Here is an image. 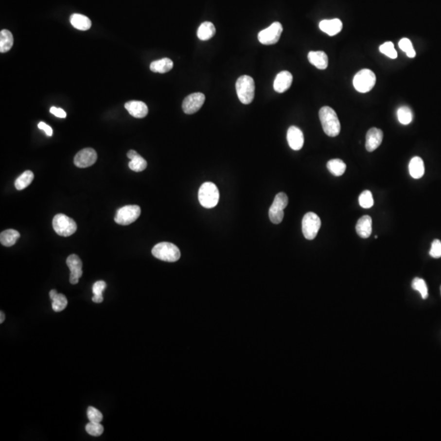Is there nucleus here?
Segmentation results:
<instances>
[{
    "instance_id": "nucleus-38",
    "label": "nucleus",
    "mask_w": 441,
    "mask_h": 441,
    "mask_svg": "<svg viewBox=\"0 0 441 441\" xmlns=\"http://www.w3.org/2000/svg\"><path fill=\"white\" fill-rule=\"evenodd\" d=\"M430 256L433 258H441V241L440 240H434L431 244Z\"/></svg>"
},
{
    "instance_id": "nucleus-14",
    "label": "nucleus",
    "mask_w": 441,
    "mask_h": 441,
    "mask_svg": "<svg viewBox=\"0 0 441 441\" xmlns=\"http://www.w3.org/2000/svg\"><path fill=\"white\" fill-rule=\"evenodd\" d=\"M288 145L293 151H299L304 145L303 133L296 126H291L287 132Z\"/></svg>"
},
{
    "instance_id": "nucleus-3",
    "label": "nucleus",
    "mask_w": 441,
    "mask_h": 441,
    "mask_svg": "<svg viewBox=\"0 0 441 441\" xmlns=\"http://www.w3.org/2000/svg\"><path fill=\"white\" fill-rule=\"evenodd\" d=\"M198 196L202 206L206 209H212L218 204L219 191L214 183L207 181L200 186Z\"/></svg>"
},
{
    "instance_id": "nucleus-26",
    "label": "nucleus",
    "mask_w": 441,
    "mask_h": 441,
    "mask_svg": "<svg viewBox=\"0 0 441 441\" xmlns=\"http://www.w3.org/2000/svg\"><path fill=\"white\" fill-rule=\"evenodd\" d=\"M13 34L8 30H2L0 31V52L2 53L10 51L13 45Z\"/></svg>"
},
{
    "instance_id": "nucleus-12",
    "label": "nucleus",
    "mask_w": 441,
    "mask_h": 441,
    "mask_svg": "<svg viewBox=\"0 0 441 441\" xmlns=\"http://www.w3.org/2000/svg\"><path fill=\"white\" fill-rule=\"evenodd\" d=\"M97 159V152L94 149L85 148L79 151L74 156V163L78 168L85 169L93 165Z\"/></svg>"
},
{
    "instance_id": "nucleus-45",
    "label": "nucleus",
    "mask_w": 441,
    "mask_h": 441,
    "mask_svg": "<svg viewBox=\"0 0 441 441\" xmlns=\"http://www.w3.org/2000/svg\"><path fill=\"white\" fill-rule=\"evenodd\" d=\"M0 316H1L0 323H1V324H3V321H4V319H5V315H4V313H3V311H1V312H0Z\"/></svg>"
},
{
    "instance_id": "nucleus-34",
    "label": "nucleus",
    "mask_w": 441,
    "mask_h": 441,
    "mask_svg": "<svg viewBox=\"0 0 441 441\" xmlns=\"http://www.w3.org/2000/svg\"><path fill=\"white\" fill-rule=\"evenodd\" d=\"M399 47L402 51L405 52L407 54V56L410 58L415 57L416 52L413 49V44L408 38H404L399 42Z\"/></svg>"
},
{
    "instance_id": "nucleus-10",
    "label": "nucleus",
    "mask_w": 441,
    "mask_h": 441,
    "mask_svg": "<svg viewBox=\"0 0 441 441\" xmlns=\"http://www.w3.org/2000/svg\"><path fill=\"white\" fill-rule=\"evenodd\" d=\"M283 32V26L280 22H274L268 28L264 29L258 34V40L261 44L272 45L280 40Z\"/></svg>"
},
{
    "instance_id": "nucleus-32",
    "label": "nucleus",
    "mask_w": 441,
    "mask_h": 441,
    "mask_svg": "<svg viewBox=\"0 0 441 441\" xmlns=\"http://www.w3.org/2000/svg\"><path fill=\"white\" fill-rule=\"evenodd\" d=\"M52 301H53V303H52L53 310L56 312H60V311L65 310L68 304L67 298L62 293H58Z\"/></svg>"
},
{
    "instance_id": "nucleus-21",
    "label": "nucleus",
    "mask_w": 441,
    "mask_h": 441,
    "mask_svg": "<svg viewBox=\"0 0 441 441\" xmlns=\"http://www.w3.org/2000/svg\"><path fill=\"white\" fill-rule=\"evenodd\" d=\"M408 170L411 176L414 179L421 178L425 174V166L422 158L415 156L411 159L408 164Z\"/></svg>"
},
{
    "instance_id": "nucleus-20",
    "label": "nucleus",
    "mask_w": 441,
    "mask_h": 441,
    "mask_svg": "<svg viewBox=\"0 0 441 441\" xmlns=\"http://www.w3.org/2000/svg\"><path fill=\"white\" fill-rule=\"evenodd\" d=\"M308 60L311 64L319 70H325L329 65L328 56L323 51L310 52L308 53Z\"/></svg>"
},
{
    "instance_id": "nucleus-29",
    "label": "nucleus",
    "mask_w": 441,
    "mask_h": 441,
    "mask_svg": "<svg viewBox=\"0 0 441 441\" xmlns=\"http://www.w3.org/2000/svg\"><path fill=\"white\" fill-rule=\"evenodd\" d=\"M413 112L408 106H401L397 110V118L401 124L408 125L413 120Z\"/></svg>"
},
{
    "instance_id": "nucleus-7",
    "label": "nucleus",
    "mask_w": 441,
    "mask_h": 441,
    "mask_svg": "<svg viewBox=\"0 0 441 441\" xmlns=\"http://www.w3.org/2000/svg\"><path fill=\"white\" fill-rule=\"evenodd\" d=\"M288 204V198L285 193H279L275 197L272 205L269 209V217L274 224H280L283 221V210Z\"/></svg>"
},
{
    "instance_id": "nucleus-39",
    "label": "nucleus",
    "mask_w": 441,
    "mask_h": 441,
    "mask_svg": "<svg viewBox=\"0 0 441 441\" xmlns=\"http://www.w3.org/2000/svg\"><path fill=\"white\" fill-rule=\"evenodd\" d=\"M106 288V283L105 281H97L92 287V293L97 296H102V293Z\"/></svg>"
},
{
    "instance_id": "nucleus-42",
    "label": "nucleus",
    "mask_w": 441,
    "mask_h": 441,
    "mask_svg": "<svg viewBox=\"0 0 441 441\" xmlns=\"http://www.w3.org/2000/svg\"><path fill=\"white\" fill-rule=\"evenodd\" d=\"M139 156V154L137 152V151H133V150H131V151H128V154H127V156L129 159H133L136 158L137 156Z\"/></svg>"
},
{
    "instance_id": "nucleus-40",
    "label": "nucleus",
    "mask_w": 441,
    "mask_h": 441,
    "mask_svg": "<svg viewBox=\"0 0 441 441\" xmlns=\"http://www.w3.org/2000/svg\"><path fill=\"white\" fill-rule=\"evenodd\" d=\"M50 112H51L53 115L56 116V117L63 118V119L67 117V113H66V111H65L64 110L61 109V108H56L53 106V107H51V109H50Z\"/></svg>"
},
{
    "instance_id": "nucleus-36",
    "label": "nucleus",
    "mask_w": 441,
    "mask_h": 441,
    "mask_svg": "<svg viewBox=\"0 0 441 441\" xmlns=\"http://www.w3.org/2000/svg\"><path fill=\"white\" fill-rule=\"evenodd\" d=\"M86 431L90 436H100L102 435L104 431V427L102 426L101 423H95V422H90L89 423L86 425Z\"/></svg>"
},
{
    "instance_id": "nucleus-17",
    "label": "nucleus",
    "mask_w": 441,
    "mask_h": 441,
    "mask_svg": "<svg viewBox=\"0 0 441 441\" xmlns=\"http://www.w3.org/2000/svg\"><path fill=\"white\" fill-rule=\"evenodd\" d=\"M125 109L133 117L141 119L148 115L149 110L145 103L140 101H130L124 105Z\"/></svg>"
},
{
    "instance_id": "nucleus-19",
    "label": "nucleus",
    "mask_w": 441,
    "mask_h": 441,
    "mask_svg": "<svg viewBox=\"0 0 441 441\" xmlns=\"http://www.w3.org/2000/svg\"><path fill=\"white\" fill-rule=\"evenodd\" d=\"M319 27L323 32L329 36L336 35L342 31V20L337 18L332 20H323L319 22Z\"/></svg>"
},
{
    "instance_id": "nucleus-11",
    "label": "nucleus",
    "mask_w": 441,
    "mask_h": 441,
    "mask_svg": "<svg viewBox=\"0 0 441 441\" xmlns=\"http://www.w3.org/2000/svg\"><path fill=\"white\" fill-rule=\"evenodd\" d=\"M205 96L201 92H194L189 95L182 102V110L184 113L187 115H192L196 113L203 106Z\"/></svg>"
},
{
    "instance_id": "nucleus-28",
    "label": "nucleus",
    "mask_w": 441,
    "mask_h": 441,
    "mask_svg": "<svg viewBox=\"0 0 441 441\" xmlns=\"http://www.w3.org/2000/svg\"><path fill=\"white\" fill-rule=\"evenodd\" d=\"M34 180V174L30 170L24 172L15 181V187L18 191H21L26 189L27 186L31 185Z\"/></svg>"
},
{
    "instance_id": "nucleus-31",
    "label": "nucleus",
    "mask_w": 441,
    "mask_h": 441,
    "mask_svg": "<svg viewBox=\"0 0 441 441\" xmlns=\"http://www.w3.org/2000/svg\"><path fill=\"white\" fill-rule=\"evenodd\" d=\"M128 167L131 170L133 171L137 172V173H139V172H142L146 169L147 167V162L145 160V159L142 158L141 156L139 155V156H137L136 158L131 159L130 162L128 163Z\"/></svg>"
},
{
    "instance_id": "nucleus-5",
    "label": "nucleus",
    "mask_w": 441,
    "mask_h": 441,
    "mask_svg": "<svg viewBox=\"0 0 441 441\" xmlns=\"http://www.w3.org/2000/svg\"><path fill=\"white\" fill-rule=\"evenodd\" d=\"M376 84V75L371 70L363 69L356 73L353 79V85L361 93L370 92Z\"/></svg>"
},
{
    "instance_id": "nucleus-37",
    "label": "nucleus",
    "mask_w": 441,
    "mask_h": 441,
    "mask_svg": "<svg viewBox=\"0 0 441 441\" xmlns=\"http://www.w3.org/2000/svg\"><path fill=\"white\" fill-rule=\"evenodd\" d=\"M87 415L90 422L101 423L102 421V419H103L102 413L98 409L94 408V407H88Z\"/></svg>"
},
{
    "instance_id": "nucleus-4",
    "label": "nucleus",
    "mask_w": 441,
    "mask_h": 441,
    "mask_svg": "<svg viewBox=\"0 0 441 441\" xmlns=\"http://www.w3.org/2000/svg\"><path fill=\"white\" fill-rule=\"evenodd\" d=\"M154 257L168 263H174L181 258V252L176 245L169 242L159 243L152 248Z\"/></svg>"
},
{
    "instance_id": "nucleus-13",
    "label": "nucleus",
    "mask_w": 441,
    "mask_h": 441,
    "mask_svg": "<svg viewBox=\"0 0 441 441\" xmlns=\"http://www.w3.org/2000/svg\"><path fill=\"white\" fill-rule=\"evenodd\" d=\"M67 264L71 270L70 282L72 284H76L79 283V278L83 276V263L81 259L75 254H71L67 258Z\"/></svg>"
},
{
    "instance_id": "nucleus-41",
    "label": "nucleus",
    "mask_w": 441,
    "mask_h": 441,
    "mask_svg": "<svg viewBox=\"0 0 441 441\" xmlns=\"http://www.w3.org/2000/svg\"><path fill=\"white\" fill-rule=\"evenodd\" d=\"M38 127L39 129H41V130L44 131V132H45V133H46L47 136H49V137H51V136H53V129H52V128L51 127H50V126L46 124L45 123H38Z\"/></svg>"
},
{
    "instance_id": "nucleus-22",
    "label": "nucleus",
    "mask_w": 441,
    "mask_h": 441,
    "mask_svg": "<svg viewBox=\"0 0 441 441\" xmlns=\"http://www.w3.org/2000/svg\"><path fill=\"white\" fill-rule=\"evenodd\" d=\"M70 20L72 26L79 31H88L92 26V21L89 18L79 13L72 14L70 18Z\"/></svg>"
},
{
    "instance_id": "nucleus-44",
    "label": "nucleus",
    "mask_w": 441,
    "mask_h": 441,
    "mask_svg": "<svg viewBox=\"0 0 441 441\" xmlns=\"http://www.w3.org/2000/svg\"><path fill=\"white\" fill-rule=\"evenodd\" d=\"M57 294H58V293H57L56 290H55V289H53V290L50 291V293H49V296H50V299L53 300V299L54 298H55V297L57 295Z\"/></svg>"
},
{
    "instance_id": "nucleus-2",
    "label": "nucleus",
    "mask_w": 441,
    "mask_h": 441,
    "mask_svg": "<svg viewBox=\"0 0 441 441\" xmlns=\"http://www.w3.org/2000/svg\"><path fill=\"white\" fill-rule=\"evenodd\" d=\"M238 98L243 104H250L254 99L255 84L252 77L248 75L240 76L235 84Z\"/></svg>"
},
{
    "instance_id": "nucleus-23",
    "label": "nucleus",
    "mask_w": 441,
    "mask_h": 441,
    "mask_svg": "<svg viewBox=\"0 0 441 441\" xmlns=\"http://www.w3.org/2000/svg\"><path fill=\"white\" fill-rule=\"evenodd\" d=\"M173 67H174V62L171 59L163 58L152 61L150 66V69L151 71L155 72V73L164 74V73L170 71L173 69Z\"/></svg>"
},
{
    "instance_id": "nucleus-16",
    "label": "nucleus",
    "mask_w": 441,
    "mask_h": 441,
    "mask_svg": "<svg viewBox=\"0 0 441 441\" xmlns=\"http://www.w3.org/2000/svg\"><path fill=\"white\" fill-rule=\"evenodd\" d=\"M293 83V75L290 72L283 71L276 75L274 81V89L279 93H283L291 87Z\"/></svg>"
},
{
    "instance_id": "nucleus-1",
    "label": "nucleus",
    "mask_w": 441,
    "mask_h": 441,
    "mask_svg": "<svg viewBox=\"0 0 441 441\" xmlns=\"http://www.w3.org/2000/svg\"><path fill=\"white\" fill-rule=\"evenodd\" d=\"M319 117L324 133L329 137H337L341 132V123L337 113L333 108L323 106L319 110Z\"/></svg>"
},
{
    "instance_id": "nucleus-24",
    "label": "nucleus",
    "mask_w": 441,
    "mask_h": 441,
    "mask_svg": "<svg viewBox=\"0 0 441 441\" xmlns=\"http://www.w3.org/2000/svg\"><path fill=\"white\" fill-rule=\"evenodd\" d=\"M216 33V28L212 22L205 21L202 23L197 31V36L202 41L209 40L212 38Z\"/></svg>"
},
{
    "instance_id": "nucleus-9",
    "label": "nucleus",
    "mask_w": 441,
    "mask_h": 441,
    "mask_svg": "<svg viewBox=\"0 0 441 441\" xmlns=\"http://www.w3.org/2000/svg\"><path fill=\"white\" fill-rule=\"evenodd\" d=\"M141 208L138 205H127L120 208L115 215V222L119 225L128 226L137 221L141 215Z\"/></svg>"
},
{
    "instance_id": "nucleus-18",
    "label": "nucleus",
    "mask_w": 441,
    "mask_h": 441,
    "mask_svg": "<svg viewBox=\"0 0 441 441\" xmlns=\"http://www.w3.org/2000/svg\"><path fill=\"white\" fill-rule=\"evenodd\" d=\"M372 218L368 215L363 216L358 220L355 229H356L357 235L363 239H367L370 237L372 231Z\"/></svg>"
},
{
    "instance_id": "nucleus-27",
    "label": "nucleus",
    "mask_w": 441,
    "mask_h": 441,
    "mask_svg": "<svg viewBox=\"0 0 441 441\" xmlns=\"http://www.w3.org/2000/svg\"><path fill=\"white\" fill-rule=\"evenodd\" d=\"M327 168L333 175L336 176H342L347 169L346 163L339 159H334L327 163Z\"/></svg>"
},
{
    "instance_id": "nucleus-33",
    "label": "nucleus",
    "mask_w": 441,
    "mask_h": 441,
    "mask_svg": "<svg viewBox=\"0 0 441 441\" xmlns=\"http://www.w3.org/2000/svg\"><path fill=\"white\" fill-rule=\"evenodd\" d=\"M359 204L364 209H370L373 206L374 201L372 197V192L370 191H365L360 194L359 197Z\"/></svg>"
},
{
    "instance_id": "nucleus-15",
    "label": "nucleus",
    "mask_w": 441,
    "mask_h": 441,
    "mask_svg": "<svg viewBox=\"0 0 441 441\" xmlns=\"http://www.w3.org/2000/svg\"><path fill=\"white\" fill-rule=\"evenodd\" d=\"M383 132L377 128H370L366 134L365 148L369 152L374 151L383 142Z\"/></svg>"
},
{
    "instance_id": "nucleus-43",
    "label": "nucleus",
    "mask_w": 441,
    "mask_h": 441,
    "mask_svg": "<svg viewBox=\"0 0 441 441\" xmlns=\"http://www.w3.org/2000/svg\"><path fill=\"white\" fill-rule=\"evenodd\" d=\"M92 301H94L95 303H101L103 301V297L94 295L92 297Z\"/></svg>"
},
{
    "instance_id": "nucleus-46",
    "label": "nucleus",
    "mask_w": 441,
    "mask_h": 441,
    "mask_svg": "<svg viewBox=\"0 0 441 441\" xmlns=\"http://www.w3.org/2000/svg\"></svg>"
},
{
    "instance_id": "nucleus-25",
    "label": "nucleus",
    "mask_w": 441,
    "mask_h": 441,
    "mask_svg": "<svg viewBox=\"0 0 441 441\" xmlns=\"http://www.w3.org/2000/svg\"><path fill=\"white\" fill-rule=\"evenodd\" d=\"M20 236V233L16 229H6L0 235V242L5 247H11L15 245Z\"/></svg>"
},
{
    "instance_id": "nucleus-30",
    "label": "nucleus",
    "mask_w": 441,
    "mask_h": 441,
    "mask_svg": "<svg viewBox=\"0 0 441 441\" xmlns=\"http://www.w3.org/2000/svg\"><path fill=\"white\" fill-rule=\"evenodd\" d=\"M412 288L414 290L418 291L419 293H421L423 299H426L428 298V288H427L426 281H424L423 279L418 278V277L413 279V282H412Z\"/></svg>"
},
{
    "instance_id": "nucleus-35",
    "label": "nucleus",
    "mask_w": 441,
    "mask_h": 441,
    "mask_svg": "<svg viewBox=\"0 0 441 441\" xmlns=\"http://www.w3.org/2000/svg\"><path fill=\"white\" fill-rule=\"evenodd\" d=\"M379 50L382 53L388 56L390 58L395 59L397 57V52L395 50L392 42L389 41V42H386L384 44H382L379 47Z\"/></svg>"
},
{
    "instance_id": "nucleus-8",
    "label": "nucleus",
    "mask_w": 441,
    "mask_h": 441,
    "mask_svg": "<svg viewBox=\"0 0 441 441\" xmlns=\"http://www.w3.org/2000/svg\"><path fill=\"white\" fill-rule=\"evenodd\" d=\"M302 233L306 240H312L317 237L321 227V221L315 212H307L302 219Z\"/></svg>"
},
{
    "instance_id": "nucleus-6",
    "label": "nucleus",
    "mask_w": 441,
    "mask_h": 441,
    "mask_svg": "<svg viewBox=\"0 0 441 441\" xmlns=\"http://www.w3.org/2000/svg\"><path fill=\"white\" fill-rule=\"evenodd\" d=\"M53 227L57 235L64 237L71 236L77 230L76 222L62 213L56 214L53 217Z\"/></svg>"
}]
</instances>
